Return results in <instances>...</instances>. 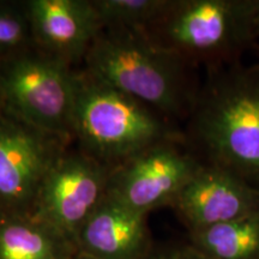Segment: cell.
<instances>
[{
    "instance_id": "20",
    "label": "cell",
    "mask_w": 259,
    "mask_h": 259,
    "mask_svg": "<svg viewBox=\"0 0 259 259\" xmlns=\"http://www.w3.org/2000/svg\"><path fill=\"white\" fill-rule=\"evenodd\" d=\"M0 111H2V106H0Z\"/></svg>"
},
{
    "instance_id": "10",
    "label": "cell",
    "mask_w": 259,
    "mask_h": 259,
    "mask_svg": "<svg viewBox=\"0 0 259 259\" xmlns=\"http://www.w3.org/2000/svg\"><path fill=\"white\" fill-rule=\"evenodd\" d=\"M32 42L80 69L102 31L92 0H24Z\"/></svg>"
},
{
    "instance_id": "3",
    "label": "cell",
    "mask_w": 259,
    "mask_h": 259,
    "mask_svg": "<svg viewBox=\"0 0 259 259\" xmlns=\"http://www.w3.org/2000/svg\"><path fill=\"white\" fill-rule=\"evenodd\" d=\"M183 131L153 108L77 70L72 141L82 153L115 168L144 149Z\"/></svg>"
},
{
    "instance_id": "1",
    "label": "cell",
    "mask_w": 259,
    "mask_h": 259,
    "mask_svg": "<svg viewBox=\"0 0 259 259\" xmlns=\"http://www.w3.org/2000/svg\"><path fill=\"white\" fill-rule=\"evenodd\" d=\"M181 131L202 163L232 171L259 189V64L208 70Z\"/></svg>"
},
{
    "instance_id": "13",
    "label": "cell",
    "mask_w": 259,
    "mask_h": 259,
    "mask_svg": "<svg viewBox=\"0 0 259 259\" xmlns=\"http://www.w3.org/2000/svg\"><path fill=\"white\" fill-rule=\"evenodd\" d=\"M189 242L210 259H259V211L189 232Z\"/></svg>"
},
{
    "instance_id": "6",
    "label": "cell",
    "mask_w": 259,
    "mask_h": 259,
    "mask_svg": "<svg viewBox=\"0 0 259 259\" xmlns=\"http://www.w3.org/2000/svg\"><path fill=\"white\" fill-rule=\"evenodd\" d=\"M71 142L0 111V213L31 216L42 184Z\"/></svg>"
},
{
    "instance_id": "15",
    "label": "cell",
    "mask_w": 259,
    "mask_h": 259,
    "mask_svg": "<svg viewBox=\"0 0 259 259\" xmlns=\"http://www.w3.org/2000/svg\"><path fill=\"white\" fill-rule=\"evenodd\" d=\"M32 45L24 0H0V63Z\"/></svg>"
},
{
    "instance_id": "2",
    "label": "cell",
    "mask_w": 259,
    "mask_h": 259,
    "mask_svg": "<svg viewBox=\"0 0 259 259\" xmlns=\"http://www.w3.org/2000/svg\"><path fill=\"white\" fill-rule=\"evenodd\" d=\"M82 69L177 126L187 120L200 88L194 77L196 67L139 29L103 28Z\"/></svg>"
},
{
    "instance_id": "14",
    "label": "cell",
    "mask_w": 259,
    "mask_h": 259,
    "mask_svg": "<svg viewBox=\"0 0 259 259\" xmlns=\"http://www.w3.org/2000/svg\"><path fill=\"white\" fill-rule=\"evenodd\" d=\"M102 28L145 30L166 9L169 0H92Z\"/></svg>"
},
{
    "instance_id": "19",
    "label": "cell",
    "mask_w": 259,
    "mask_h": 259,
    "mask_svg": "<svg viewBox=\"0 0 259 259\" xmlns=\"http://www.w3.org/2000/svg\"><path fill=\"white\" fill-rule=\"evenodd\" d=\"M255 47H257V50H259V46H255Z\"/></svg>"
},
{
    "instance_id": "7",
    "label": "cell",
    "mask_w": 259,
    "mask_h": 259,
    "mask_svg": "<svg viewBox=\"0 0 259 259\" xmlns=\"http://www.w3.org/2000/svg\"><path fill=\"white\" fill-rule=\"evenodd\" d=\"M200 166L183 136L164 139L113 168L107 197L149 215L170 206Z\"/></svg>"
},
{
    "instance_id": "8",
    "label": "cell",
    "mask_w": 259,
    "mask_h": 259,
    "mask_svg": "<svg viewBox=\"0 0 259 259\" xmlns=\"http://www.w3.org/2000/svg\"><path fill=\"white\" fill-rule=\"evenodd\" d=\"M111 171L79 149L69 147L42 184L31 216L76 245L80 228L106 198Z\"/></svg>"
},
{
    "instance_id": "18",
    "label": "cell",
    "mask_w": 259,
    "mask_h": 259,
    "mask_svg": "<svg viewBox=\"0 0 259 259\" xmlns=\"http://www.w3.org/2000/svg\"><path fill=\"white\" fill-rule=\"evenodd\" d=\"M72 259H97V258H94V257H92V255H88L85 253H82V252L77 251L76 254L72 257Z\"/></svg>"
},
{
    "instance_id": "12",
    "label": "cell",
    "mask_w": 259,
    "mask_h": 259,
    "mask_svg": "<svg viewBox=\"0 0 259 259\" xmlns=\"http://www.w3.org/2000/svg\"><path fill=\"white\" fill-rule=\"evenodd\" d=\"M67 236L32 216L0 213V259H72Z\"/></svg>"
},
{
    "instance_id": "17",
    "label": "cell",
    "mask_w": 259,
    "mask_h": 259,
    "mask_svg": "<svg viewBox=\"0 0 259 259\" xmlns=\"http://www.w3.org/2000/svg\"><path fill=\"white\" fill-rule=\"evenodd\" d=\"M253 28H254L255 38H259V0H255V3H254Z\"/></svg>"
},
{
    "instance_id": "9",
    "label": "cell",
    "mask_w": 259,
    "mask_h": 259,
    "mask_svg": "<svg viewBox=\"0 0 259 259\" xmlns=\"http://www.w3.org/2000/svg\"><path fill=\"white\" fill-rule=\"evenodd\" d=\"M170 206L187 231H198L259 211V189L232 171L202 163Z\"/></svg>"
},
{
    "instance_id": "16",
    "label": "cell",
    "mask_w": 259,
    "mask_h": 259,
    "mask_svg": "<svg viewBox=\"0 0 259 259\" xmlns=\"http://www.w3.org/2000/svg\"><path fill=\"white\" fill-rule=\"evenodd\" d=\"M145 259H210L190 242L153 245Z\"/></svg>"
},
{
    "instance_id": "5",
    "label": "cell",
    "mask_w": 259,
    "mask_h": 259,
    "mask_svg": "<svg viewBox=\"0 0 259 259\" xmlns=\"http://www.w3.org/2000/svg\"><path fill=\"white\" fill-rule=\"evenodd\" d=\"M76 67L35 45L0 63V106L29 125L72 143Z\"/></svg>"
},
{
    "instance_id": "11",
    "label": "cell",
    "mask_w": 259,
    "mask_h": 259,
    "mask_svg": "<svg viewBox=\"0 0 259 259\" xmlns=\"http://www.w3.org/2000/svg\"><path fill=\"white\" fill-rule=\"evenodd\" d=\"M153 245L148 213L107 196L76 238L77 251L97 259H145Z\"/></svg>"
},
{
    "instance_id": "4",
    "label": "cell",
    "mask_w": 259,
    "mask_h": 259,
    "mask_svg": "<svg viewBox=\"0 0 259 259\" xmlns=\"http://www.w3.org/2000/svg\"><path fill=\"white\" fill-rule=\"evenodd\" d=\"M255 0H169L149 37L187 64L206 70L241 63L255 45Z\"/></svg>"
}]
</instances>
